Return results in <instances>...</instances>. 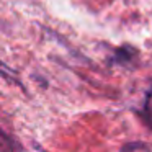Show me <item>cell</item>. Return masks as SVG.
<instances>
[{
  "mask_svg": "<svg viewBox=\"0 0 152 152\" xmlns=\"http://www.w3.org/2000/svg\"><path fill=\"white\" fill-rule=\"evenodd\" d=\"M137 149H145V144H142V142H132V144H126L124 147H123V152L137 151Z\"/></svg>",
  "mask_w": 152,
  "mask_h": 152,
  "instance_id": "6da1fadb",
  "label": "cell"
}]
</instances>
